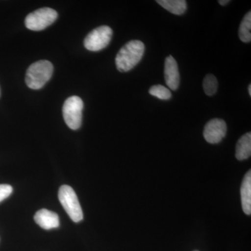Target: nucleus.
<instances>
[{
    "label": "nucleus",
    "mask_w": 251,
    "mask_h": 251,
    "mask_svg": "<svg viewBox=\"0 0 251 251\" xmlns=\"http://www.w3.org/2000/svg\"><path fill=\"white\" fill-rule=\"evenodd\" d=\"M156 2L167 11L178 16L184 14L187 9L185 0H157Z\"/></svg>",
    "instance_id": "obj_12"
},
{
    "label": "nucleus",
    "mask_w": 251,
    "mask_h": 251,
    "mask_svg": "<svg viewBox=\"0 0 251 251\" xmlns=\"http://www.w3.org/2000/svg\"><path fill=\"white\" fill-rule=\"evenodd\" d=\"M53 66L48 60L38 61L28 68L25 82L28 87L32 90L42 88L52 77Z\"/></svg>",
    "instance_id": "obj_2"
},
{
    "label": "nucleus",
    "mask_w": 251,
    "mask_h": 251,
    "mask_svg": "<svg viewBox=\"0 0 251 251\" xmlns=\"http://www.w3.org/2000/svg\"><path fill=\"white\" fill-rule=\"evenodd\" d=\"M248 90H249V95L251 96V85H249V89H248Z\"/></svg>",
    "instance_id": "obj_18"
},
{
    "label": "nucleus",
    "mask_w": 251,
    "mask_h": 251,
    "mask_svg": "<svg viewBox=\"0 0 251 251\" xmlns=\"http://www.w3.org/2000/svg\"><path fill=\"white\" fill-rule=\"evenodd\" d=\"M34 221L41 227L45 229L57 228L59 226V216L53 211L40 209L34 215Z\"/></svg>",
    "instance_id": "obj_9"
},
{
    "label": "nucleus",
    "mask_w": 251,
    "mask_h": 251,
    "mask_svg": "<svg viewBox=\"0 0 251 251\" xmlns=\"http://www.w3.org/2000/svg\"><path fill=\"white\" fill-rule=\"evenodd\" d=\"M241 200L242 209L247 215L251 214V172L249 171L242 181L241 186Z\"/></svg>",
    "instance_id": "obj_10"
},
{
    "label": "nucleus",
    "mask_w": 251,
    "mask_h": 251,
    "mask_svg": "<svg viewBox=\"0 0 251 251\" xmlns=\"http://www.w3.org/2000/svg\"><path fill=\"white\" fill-rule=\"evenodd\" d=\"M251 155V133L242 135L236 145L235 156L239 161L247 159Z\"/></svg>",
    "instance_id": "obj_11"
},
{
    "label": "nucleus",
    "mask_w": 251,
    "mask_h": 251,
    "mask_svg": "<svg viewBox=\"0 0 251 251\" xmlns=\"http://www.w3.org/2000/svg\"><path fill=\"white\" fill-rule=\"evenodd\" d=\"M12 192V186L9 184H0V202L9 197Z\"/></svg>",
    "instance_id": "obj_16"
},
{
    "label": "nucleus",
    "mask_w": 251,
    "mask_h": 251,
    "mask_svg": "<svg viewBox=\"0 0 251 251\" xmlns=\"http://www.w3.org/2000/svg\"><path fill=\"white\" fill-rule=\"evenodd\" d=\"M58 14L50 8H41L28 15L25 21L26 27L32 31H41L52 25Z\"/></svg>",
    "instance_id": "obj_5"
},
{
    "label": "nucleus",
    "mask_w": 251,
    "mask_h": 251,
    "mask_svg": "<svg viewBox=\"0 0 251 251\" xmlns=\"http://www.w3.org/2000/svg\"><path fill=\"white\" fill-rule=\"evenodd\" d=\"M59 202L66 212L74 222H80L83 219V213L76 193L71 186L63 185L59 189Z\"/></svg>",
    "instance_id": "obj_3"
},
{
    "label": "nucleus",
    "mask_w": 251,
    "mask_h": 251,
    "mask_svg": "<svg viewBox=\"0 0 251 251\" xmlns=\"http://www.w3.org/2000/svg\"><path fill=\"white\" fill-rule=\"evenodd\" d=\"M203 90L207 96L214 95L217 92V78L212 74H208L203 80Z\"/></svg>",
    "instance_id": "obj_14"
},
{
    "label": "nucleus",
    "mask_w": 251,
    "mask_h": 251,
    "mask_svg": "<svg viewBox=\"0 0 251 251\" xmlns=\"http://www.w3.org/2000/svg\"><path fill=\"white\" fill-rule=\"evenodd\" d=\"M112 30L108 26H100L91 31L84 41V45L88 50L97 52L106 48L110 44Z\"/></svg>",
    "instance_id": "obj_6"
},
{
    "label": "nucleus",
    "mask_w": 251,
    "mask_h": 251,
    "mask_svg": "<svg viewBox=\"0 0 251 251\" xmlns=\"http://www.w3.org/2000/svg\"><path fill=\"white\" fill-rule=\"evenodd\" d=\"M226 133L227 125L226 122L221 119H213L204 126L203 135L208 143L217 144L224 139Z\"/></svg>",
    "instance_id": "obj_7"
},
{
    "label": "nucleus",
    "mask_w": 251,
    "mask_h": 251,
    "mask_svg": "<svg viewBox=\"0 0 251 251\" xmlns=\"http://www.w3.org/2000/svg\"><path fill=\"white\" fill-rule=\"evenodd\" d=\"M164 75L168 87L173 91L177 90L180 82L179 68L176 60L172 55L168 56L165 61Z\"/></svg>",
    "instance_id": "obj_8"
},
{
    "label": "nucleus",
    "mask_w": 251,
    "mask_h": 251,
    "mask_svg": "<svg viewBox=\"0 0 251 251\" xmlns=\"http://www.w3.org/2000/svg\"><path fill=\"white\" fill-rule=\"evenodd\" d=\"M251 12H248L243 18L239 26V36L240 40L244 43H249L251 41Z\"/></svg>",
    "instance_id": "obj_13"
},
{
    "label": "nucleus",
    "mask_w": 251,
    "mask_h": 251,
    "mask_svg": "<svg viewBox=\"0 0 251 251\" xmlns=\"http://www.w3.org/2000/svg\"><path fill=\"white\" fill-rule=\"evenodd\" d=\"M83 102L80 97L74 96L69 97L63 105V117L64 121L71 129L77 130L82 124Z\"/></svg>",
    "instance_id": "obj_4"
},
{
    "label": "nucleus",
    "mask_w": 251,
    "mask_h": 251,
    "mask_svg": "<svg viewBox=\"0 0 251 251\" xmlns=\"http://www.w3.org/2000/svg\"><path fill=\"white\" fill-rule=\"evenodd\" d=\"M145 52V45L142 41H130L120 49L116 56L115 63L120 72H127L140 62Z\"/></svg>",
    "instance_id": "obj_1"
},
{
    "label": "nucleus",
    "mask_w": 251,
    "mask_h": 251,
    "mask_svg": "<svg viewBox=\"0 0 251 251\" xmlns=\"http://www.w3.org/2000/svg\"><path fill=\"white\" fill-rule=\"evenodd\" d=\"M150 94L161 100H169L172 97L171 91L161 85L152 86L150 89Z\"/></svg>",
    "instance_id": "obj_15"
},
{
    "label": "nucleus",
    "mask_w": 251,
    "mask_h": 251,
    "mask_svg": "<svg viewBox=\"0 0 251 251\" xmlns=\"http://www.w3.org/2000/svg\"><path fill=\"white\" fill-rule=\"evenodd\" d=\"M229 2H230L229 0H220L219 1V4L222 5V6H226V5H227Z\"/></svg>",
    "instance_id": "obj_17"
}]
</instances>
